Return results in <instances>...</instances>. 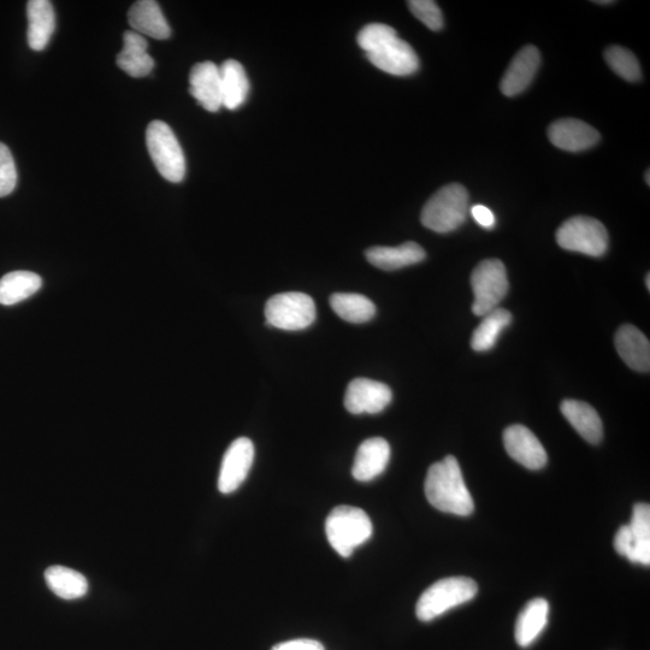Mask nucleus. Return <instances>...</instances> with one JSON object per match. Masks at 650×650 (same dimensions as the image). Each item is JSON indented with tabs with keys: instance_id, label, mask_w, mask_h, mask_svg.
<instances>
[{
	"instance_id": "obj_29",
	"label": "nucleus",
	"mask_w": 650,
	"mask_h": 650,
	"mask_svg": "<svg viewBox=\"0 0 650 650\" xmlns=\"http://www.w3.org/2000/svg\"><path fill=\"white\" fill-rule=\"evenodd\" d=\"M605 59L614 73L620 78L637 82L642 79L641 65L630 50L622 46H611L605 51Z\"/></svg>"
},
{
	"instance_id": "obj_15",
	"label": "nucleus",
	"mask_w": 650,
	"mask_h": 650,
	"mask_svg": "<svg viewBox=\"0 0 650 650\" xmlns=\"http://www.w3.org/2000/svg\"><path fill=\"white\" fill-rule=\"evenodd\" d=\"M541 63L540 51L533 45L520 50L501 80V92L506 97H516L533 82Z\"/></svg>"
},
{
	"instance_id": "obj_35",
	"label": "nucleus",
	"mask_w": 650,
	"mask_h": 650,
	"mask_svg": "<svg viewBox=\"0 0 650 650\" xmlns=\"http://www.w3.org/2000/svg\"><path fill=\"white\" fill-rule=\"evenodd\" d=\"M271 650H325L323 644L310 638H300V640H293L276 644Z\"/></svg>"
},
{
	"instance_id": "obj_4",
	"label": "nucleus",
	"mask_w": 650,
	"mask_h": 650,
	"mask_svg": "<svg viewBox=\"0 0 650 650\" xmlns=\"http://www.w3.org/2000/svg\"><path fill=\"white\" fill-rule=\"evenodd\" d=\"M478 585L468 577H448L430 585L419 598L416 614L422 622L442 616L452 608L466 604L475 598Z\"/></svg>"
},
{
	"instance_id": "obj_36",
	"label": "nucleus",
	"mask_w": 650,
	"mask_h": 650,
	"mask_svg": "<svg viewBox=\"0 0 650 650\" xmlns=\"http://www.w3.org/2000/svg\"><path fill=\"white\" fill-rule=\"evenodd\" d=\"M474 220L480 224L481 227L486 229H493L495 226V216L493 211L488 209L484 205H475L474 208L470 210Z\"/></svg>"
},
{
	"instance_id": "obj_38",
	"label": "nucleus",
	"mask_w": 650,
	"mask_h": 650,
	"mask_svg": "<svg viewBox=\"0 0 650 650\" xmlns=\"http://www.w3.org/2000/svg\"><path fill=\"white\" fill-rule=\"evenodd\" d=\"M646 280H647L646 281L647 282V288H648V291H649V289H650V275L649 274L647 275Z\"/></svg>"
},
{
	"instance_id": "obj_10",
	"label": "nucleus",
	"mask_w": 650,
	"mask_h": 650,
	"mask_svg": "<svg viewBox=\"0 0 650 650\" xmlns=\"http://www.w3.org/2000/svg\"><path fill=\"white\" fill-rule=\"evenodd\" d=\"M392 399V389L387 384L369 378H356L348 384L345 406L353 415H376L386 409Z\"/></svg>"
},
{
	"instance_id": "obj_22",
	"label": "nucleus",
	"mask_w": 650,
	"mask_h": 650,
	"mask_svg": "<svg viewBox=\"0 0 650 650\" xmlns=\"http://www.w3.org/2000/svg\"><path fill=\"white\" fill-rule=\"evenodd\" d=\"M561 413L567 419L579 435L585 441L598 445L604 437V425H602L599 413L594 407L583 401L564 400L560 406Z\"/></svg>"
},
{
	"instance_id": "obj_5",
	"label": "nucleus",
	"mask_w": 650,
	"mask_h": 650,
	"mask_svg": "<svg viewBox=\"0 0 650 650\" xmlns=\"http://www.w3.org/2000/svg\"><path fill=\"white\" fill-rule=\"evenodd\" d=\"M146 144L153 164L165 180L179 183L185 179V155L179 140L167 123L151 122L146 130Z\"/></svg>"
},
{
	"instance_id": "obj_11",
	"label": "nucleus",
	"mask_w": 650,
	"mask_h": 650,
	"mask_svg": "<svg viewBox=\"0 0 650 650\" xmlns=\"http://www.w3.org/2000/svg\"><path fill=\"white\" fill-rule=\"evenodd\" d=\"M505 448L510 457L529 470L545 468L548 457L545 447L524 425H512L504 433Z\"/></svg>"
},
{
	"instance_id": "obj_39",
	"label": "nucleus",
	"mask_w": 650,
	"mask_h": 650,
	"mask_svg": "<svg viewBox=\"0 0 650 650\" xmlns=\"http://www.w3.org/2000/svg\"><path fill=\"white\" fill-rule=\"evenodd\" d=\"M649 174H650V170H647L646 181L648 185H650Z\"/></svg>"
},
{
	"instance_id": "obj_18",
	"label": "nucleus",
	"mask_w": 650,
	"mask_h": 650,
	"mask_svg": "<svg viewBox=\"0 0 650 650\" xmlns=\"http://www.w3.org/2000/svg\"><path fill=\"white\" fill-rule=\"evenodd\" d=\"M129 25L135 33L165 40L170 37L169 23L165 20L161 7L155 0H139L128 13Z\"/></svg>"
},
{
	"instance_id": "obj_32",
	"label": "nucleus",
	"mask_w": 650,
	"mask_h": 650,
	"mask_svg": "<svg viewBox=\"0 0 650 650\" xmlns=\"http://www.w3.org/2000/svg\"><path fill=\"white\" fill-rule=\"evenodd\" d=\"M409 8L413 16L424 23L431 31L439 32L443 27L442 11L433 0H411Z\"/></svg>"
},
{
	"instance_id": "obj_23",
	"label": "nucleus",
	"mask_w": 650,
	"mask_h": 650,
	"mask_svg": "<svg viewBox=\"0 0 650 650\" xmlns=\"http://www.w3.org/2000/svg\"><path fill=\"white\" fill-rule=\"evenodd\" d=\"M222 103L228 110L239 109L250 93V80L244 67L234 59H228L220 67Z\"/></svg>"
},
{
	"instance_id": "obj_33",
	"label": "nucleus",
	"mask_w": 650,
	"mask_h": 650,
	"mask_svg": "<svg viewBox=\"0 0 650 650\" xmlns=\"http://www.w3.org/2000/svg\"><path fill=\"white\" fill-rule=\"evenodd\" d=\"M17 171L13 155L7 145L0 143V198L14 192Z\"/></svg>"
},
{
	"instance_id": "obj_20",
	"label": "nucleus",
	"mask_w": 650,
	"mask_h": 650,
	"mask_svg": "<svg viewBox=\"0 0 650 650\" xmlns=\"http://www.w3.org/2000/svg\"><path fill=\"white\" fill-rule=\"evenodd\" d=\"M149 44L143 35L128 31L123 35V50L118 53L117 65L132 78H144L152 72L155 61L147 53Z\"/></svg>"
},
{
	"instance_id": "obj_2",
	"label": "nucleus",
	"mask_w": 650,
	"mask_h": 650,
	"mask_svg": "<svg viewBox=\"0 0 650 650\" xmlns=\"http://www.w3.org/2000/svg\"><path fill=\"white\" fill-rule=\"evenodd\" d=\"M469 193L459 183L442 187L424 205L421 221L425 228L446 234L458 229L468 218Z\"/></svg>"
},
{
	"instance_id": "obj_28",
	"label": "nucleus",
	"mask_w": 650,
	"mask_h": 650,
	"mask_svg": "<svg viewBox=\"0 0 650 650\" xmlns=\"http://www.w3.org/2000/svg\"><path fill=\"white\" fill-rule=\"evenodd\" d=\"M512 322V313L505 309H498L489 312L483 317L471 338L472 350L476 352H487L492 350L498 341L499 336Z\"/></svg>"
},
{
	"instance_id": "obj_3",
	"label": "nucleus",
	"mask_w": 650,
	"mask_h": 650,
	"mask_svg": "<svg viewBox=\"0 0 650 650\" xmlns=\"http://www.w3.org/2000/svg\"><path fill=\"white\" fill-rule=\"evenodd\" d=\"M372 531L374 528L368 514L357 507H336L325 522L330 546L344 558L350 557L359 546L369 541Z\"/></svg>"
},
{
	"instance_id": "obj_21",
	"label": "nucleus",
	"mask_w": 650,
	"mask_h": 650,
	"mask_svg": "<svg viewBox=\"0 0 650 650\" xmlns=\"http://www.w3.org/2000/svg\"><path fill=\"white\" fill-rule=\"evenodd\" d=\"M28 45L34 51H43L56 29V15L49 0H31L27 4Z\"/></svg>"
},
{
	"instance_id": "obj_14",
	"label": "nucleus",
	"mask_w": 650,
	"mask_h": 650,
	"mask_svg": "<svg viewBox=\"0 0 650 650\" xmlns=\"http://www.w3.org/2000/svg\"><path fill=\"white\" fill-rule=\"evenodd\" d=\"M189 92L206 111L217 112L223 106L220 67L214 62L195 64L189 74Z\"/></svg>"
},
{
	"instance_id": "obj_12",
	"label": "nucleus",
	"mask_w": 650,
	"mask_h": 650,
	"mask_svg": "<svg viewBox=\"0 0 650 650\" xmlns=\"http://www.w3.org/2000/svg\"><path fill=\"white\" fill-rule=\"evenodd\" d=\"M371 64L382 72L395 76H409L417 73L419 58L410 44L395 38L375 51L366 53Z\"/></svg>"
},
{
	"instance_id": "obj_19",
	"label": "nucleus",
	"mask_w": 650,
	"mask_h": 650,
	"mask_svg": "<svg viewBox=\"0 0 650 650\" xmlns=\"http://www.w3.org/2000/svg\"><path fill=\"white\" fill-rule=\"evenodd\" d=\"M616 348L620 358L632 370L648 372L650 370V344L640 329L631 324L620 327L616 334Z\"/></svg>"
},
{
	"instance_id": "obj_30",
	"label": "nucleus",
	"mask_w": 650,
	"mask_h": 650,
	"mask_svg": "<svg viewBox=\"0 0 650 650\" xmlns=\"http://www.w3.org/2000/svg\"><path fill=\"white\" fill-rule=\"evenodd\" d=\"M632 535L640 551V564L650 565V506L637 504L629 524Z\"/></svg>"
},
{
	"instance_id": "obj_34",
	"label": "nucleus",
	"mask_w": 650,
	"mask_h": 650,
	"mask_svg": "<svg viewBox=\"0 0 650 650\" xmlns=\"http://www.w3.org/2000/svg\"><path fill=\"white\" fill-rule=\"evenodd\" d=\"M614 549L622 557L629 559L631 563L640 564V551H638L637 543L629 525H624L618 530L616 539H614Z\"/></svg>"
},
{
	"instance_id": "obj_9",
	"label": "nucleus",
	"mask_w": 650,
	"mask_h": 650,
	"mask_svg": "<svg viewBox=\"0 0 650 650\" xmlns=\"http://www.w3.org/2000/svg\"><path fill=\"white\" fill-rule=\"evenodd\" d=\"M253 460L254 446L247 437H240L229 446L218 477V489L222 494H232L240 488L250 474Z\"/></svg>"
},
{
	"instance_id": "obj_16",
	"label": "nucleus",
	"mask_w": 650,
	"mask_h": 650,
	"mask_svg": "<svg viewBox=\"0 0 650 650\" xmlns=\"http://www.w3.org/2000/svg\"><path fill=\"white\" fill-rule=\"evenodd\" d=\"M390 459L389 443L374 437L359 446L354 459L352 475L359 482H369L383 474Z\"/></svg>"
},
{
	"instance_id": "obj_26",
	"label": "nucleus",
	"mask_w": 650,
	"mask_h": 650,
	"mask_svg": "<svg viewBox=\"0 0 650 650\" xmlns=\"http://www.w3.org/2000/svg\"><path fill=\"white\" fill-rule=\"evenodd\" d=\"M43 286V280L31 271H13L0 280V304L11 306L31 298Z\"/></svg>"
},
{
	"instance_id": "obj_25",
	"label": "nucleus",
	"mask_w": 650,
	"mask_h": 650,
	"mask_svg": "<svg viewBox=\"0 0 650 650\" xmlns=\"http://www.w3.org/2000/svg\"><path fill=\"white\" fill-rule=\"evenodd\" d=\"M45 581L52 593L63 600L84 598L88 582L82 573L65 566H51L45 572Z\"/></svg>"
},
{
	"instance_id": "obj_6",
	"label": "nucleus",
	"mask_w": 650,
	"mask_h": 650,
	"mask_svg": "<svg viewBox=\"0 0 650 650\" xmlns=\"http://www.w3.org/2000/svg\"><path fill=\"white\" fill-rule=\"evenodd\" d=\"M267 324L297 332L309 328L316 319V304L310 295L289 292L274 295L265 306Z\"/></svg>"
},
{
	"instance_id": "obj_13",
	"label": "nucleus",
	"mask_w": 650,
	"mask_h": 650,
	"mask_svg": "<svg viewBox=\"0 0 650 650\" xmlns=\"http://www.w3.org/2000/svg\"><path fill=\"white\" fill-rule=\"evenodd\" d=\"M548 138L560 150L582 152L592 149L600 141L598 130L576 118L555 121L548 128Z\"/></svg>"
},
{
	"instance_id": "obj_7",
	"label": "nucleus",
	"mask_w": 650,
	"mask_h": 650,
	"mask_svg": "<svg viewBox=\"0 0 650 650\" xmlns=\"http://www.w3.org/2000/svg\"><path fill=\"white\" fill-rule=\"evenodd\" d=\"M472 292L475 294L472 311L484 317L495 309L508 292L507 271L499 259L483 260L471 275Z\"/></svg>"
},
{
	"instance_id": "obj_8",
	"label": "nucleus",
	"mask_w": 650,
	"mask_h": 650,
	"mask_svg": "<svg viewBox=\"0 0 650 650\" xmlns=\"http://www.w3.org/2000/svg\"><path fill=\"white\" fill-rule=\"evenodd\" d=\"M557 242L566 251L601 257L607 252L608 233L604 224L595 218L576 216L561 224Z\"/></svg>"
},
{
	"instance_id": "obj_27",
	"label": "nucleus",
	"mask_w": 650,
	"mask_h": 650,
	"mask_svg": "<svg viewBox=\"0 0 650 650\" xmlns=\"http://www.w3.org/2000/svg\"><path fill=\"white\" fill-rule=\"evenodd\" d=\"M330 306L346 322L360 324L371 321L376 315V306L364 295L336 293L330 297Z\"/></svg>"
},
{
	"instance_id": "obj_37",
	"label": "nucleus",
	"mask_w": 650,
	"mask_h": 650,
	"mask_svg": "<svg viewBox=\"0 0 650 650\" xmlns=\"http://www.w3.org/2000/svg\"><path fill=\"white\" fill-rule=\"evenodd\" d=\"M594 3H595V4H599V5H601V4H604V5H610V4H613V2H610V0H605V2H600V0H599V2H594Z\"/></svg>"
},
{
	"instance_id": "obj_17",
	"label": "nucleus",
	"mask_w": 650,
	"mask_h": 650,
	"mask_svg": "<svg viewBox=\"0 0 650 650\" xmlns=\"http://www.w3.org/2000/svg\"><path fill=\"white\" fill-rule=\"evenodd\" d=\"M366 259L374 267L394 271L423 262L427 253L416 242H405L398 247L375 246L365 252Z\"/></svg>"
},
{
	"instance_id": "obj_31",
	"label": "nucleus",
	"mask_w": 650,
	"mask_h": 650,
	"mask_svg": "<svg viewBox=\"0 0 650 650\" xmlns=\"http://www.w3.org/2000/svg\"><path fill=\"white\" fill-rule=\"evenodd\" d=\"M398 38V33L393 27L383 23H370L358 34V45L366 53L380 49L384 44Z\"/></svg>"
},
{
	"instance_id": "obj_24",
	"label": "nucleus",
	"mask_w": 650,
	"mask_h": 650,
	"mask_svg": "<svg viewBox=\"0 0 650 650\" xmlns=\"http://www.w3.org/2000/svg\"><path fill=\"white\" fill-rule=\"evenodd\" d=\"M548 617L549 604L547 600L537 598L528 602L523 611L519 613L516 632H514L518 646L522 648L531 646L545 630Z\"/></svg>"
},
{
	"instance_id": "obj_1",
	"label": "nucleus",
	"mask_w": 650,
	"mask_h": 650,
	"mask_svg": "<svg viewBox=\"0 0 650 650\" xmlns=\"http://www.w3.org/2000/svg\"><path fill=\"white\" fill-rule=\"evenodd\" d=\"M424 490L430 504L441 512L466 517L475 510L474 499L453 455L430 466Z\"/></svg>"
}]
</instances>
